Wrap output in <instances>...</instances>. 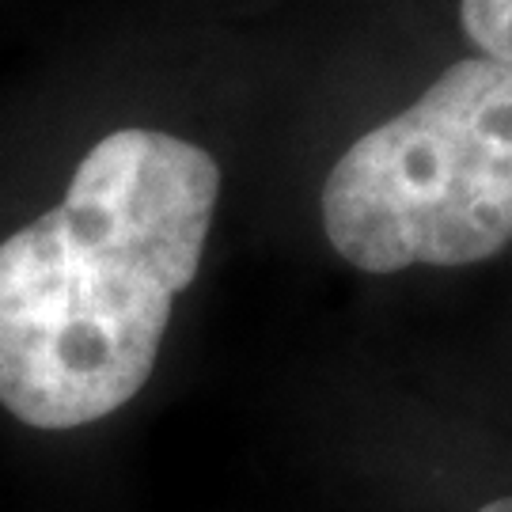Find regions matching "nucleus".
<instances>
[{
  "instance_id": "obj_2",
  "label": "nucleus",
  "mask_w": 512,
  "mask_h": 512,
  "mask_svg": "<svg viewBox=\"0 0 512 512\" xmlns=\"http://www.w3.org/2000/svg\"><path fill=\"white\" fill-rule=\"evenodd\" d=\"M323 232L353 270H459L512 243V65L463 57L368 129L323 183Z\"/></svg>"
},
{
  "instance_id": "obj_1",
  "label": "nucleus",
  "mask_w": 512,
  "mask_h": 512,
  "mask_svg": "<svg viewBox=\"0 0 512 512\" xmlns=\"http://www.w3.org/2000/svg\"><path fill=\"white\" fill-rule=\"evenodd\" d=\"M220 167L129 126L80 160L61 205L0 243V403L35 429L103 421L148 384L202 270Z\"/></svg>"
},
{
  "instance_id": "obj_3",
  "label": "nucleus",
  "mask_w": 512,
  "mask_h": 512,
  "mask_svg": "<svg viewBox=\"0 0 512 512\" xmlns=\"http://www.w3.org/2000/svg\"><path fill=\"white\" fill-rule=\"evenodd\" d=\"M459 23L482 54L512 65V0H463Z\"/></svg>"
},
{
  "instance_id": "obj_4",
  "label": "nucleus",
  "mask_w": 512,
  "mask_h": 512,
  "mask_svg": "<svg viewBox=\"0 0 512 512\" xmlns=\"http://www.w3.org/2000/svg\"><path fill=\"white\" fill-rule=\"evenodd\" d=\"M475 512H512V494L494 497V501H486V505H478Z\"/></svg>"
}]
</instances>
